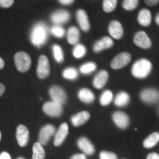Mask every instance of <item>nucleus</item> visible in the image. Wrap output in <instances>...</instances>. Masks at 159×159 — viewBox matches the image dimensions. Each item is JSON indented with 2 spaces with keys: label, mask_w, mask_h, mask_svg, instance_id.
Here are the masks:
<instances>
[{
  "label": "nucleus",
  "mask_w": 159,
  "mask_h": 159,
  "mask_svg": "<svg viewBox=\"0 0 159 159\" xmlns=\"http://www.w3.org/2000/svg\"><path fill=\"white\" fill-rule=\"evenodd\" d=\"M48 38V28L43 23H38L33 27L30 33V40L33 45L41 47L46 43Z\"/></svg>",
  "instance_id": "1"
},
{
  "label": "nucleus",
  "mask_w": 159,
  "mask_h": 159,
  "mask_svg": "<svg viewBox=\"0 0 159 159\" xmlns=\"http://www.w3.org/2000/svg\"><path fill=\"white\" fill-rule=\"evenodd\" d=\"M152 70V63L148 59H140L135 62L131 69L132 75L139 79L145 78Z\"/></svg>",
  "instance_id": "2"
},
{
  "label": "nucleus",
  "mask_w": 159,
  "mask_h": 159,
  "mask_svg": "<svg viewBox=\"0 0 159 159\" xmlns=\"http://www.w3.org/2000/svg\"><path fill=\"white\" fill-rule=\"evenodd\" d=\"M14 61L16 69L21 72L28 71L31 66V58L25 52H19L14 56Z\"/></svg>",
  "instance_id": "3"
},
{
  "label": "nucleus",
  "mask_w": 159,
  "mask_h": 159,
  "mask_svg": "<svg viewBox=\"0 0 159 159\" xmlns=\"http://www.w3.org/2000/svg\"><path fill=\"white\" fill-rule=\"evenodd\" d=\"M43 111L46 114L49 116L57 117L63 114L62 105L55 102L54 101H50L43 104Z\"/></svg>",
  "instance_id": "4"
},
{
  "label": "nucleus",
  "mask_w": 159,
  "mask_h": 159,
  "mask_svg": "<svg viewBox=\"0 0 159 159\" xmlns=\"http://www.w3.org/2000/svg\"><path fill=\"white\" fill-rule=\"evenodd\" d=\"M50 72L49 60L45 55H41L39 59L37 67V75L40 79H45L49 76Z\"/></svg>",
  "instance_id": "5"
},
{
  "label": "nucleus",
  "mask_w": 159,
  "mask_h": 159,
  "mask_svg": "<svg viewBox=\"0 0 159 159\" xmlns=\"http://www.w3.org/2000/svg\"><path fill=\"white\" fill-rule=\"evenodd\" d=\"M131 61V55L128 52H122L117 55L111 63V68L114 69H120L125 67Z\"/></svg>",
  "instance_id": "6"
},
{
  "label": "nucleus",
  "mask_w": 159,
  "mask_h": 159,
  "mask_svg": "<svg viewBox=\"0 0 159 159\" xmlns=\"http://www.w3.org/2000/svg\"><path fill=\"white\" fill-rule=\"evenodd\" d=\"M141 99L148 104H153L159 101V91L155 89H146L141 92Z\"/></svg>",
  "instance_id": "7"
},
{
  "label": "nucleus",
  "mask_w": 159,
  "mask_h": 159,
  "mask_svg": "<svg viewBox=\"0 0 159 159\" xmlns=\"http://www.w3.org/2000/svg\"><path fill=\"white\" fill-rule=\"evenodd\" d=\"M134 42L137 47L142 49H149L152 46L150 39L144 31H139L136 33L134 38Z\"/></svg>",
  "instance_id": "8"
},
{
  "label": "nucleus",
  "mask_w": 159,
  "mask_h": 159,
  "mask_svg": "<svg viewBox=\"0 0 159 159\" xmlns=\"http://www.w3.org/2000/svg\"><path fill=\"white\" fill-rule=\"evenodd\" d=\"M49 92L52 101L55 102L63 105L66 101V94L65 91L61 87L54 85V86L51 87Z\"/></svg>",
  "instance_id": "9"
},
{
  "label": "nucleus",
  "mask_w": 159,
  "mask_h": 159,
  "mask_svg": "<svg viewBox=\"0 0 159 159\" xmlns=\"http://www.w3.org/2000/svg\"><path fill=\"white\" fill-rule=\"evenodd\" d=\"M55 128L52 125H47L41 129L39 133V141L41 145H45L49 142V139L55 134Z\"/></svg>",
  "instance_id": "10"
},
{
  "label": "nucleus",
  "mask_w": 159,
  "mask_h": 159,
  "mask_svg": "<svg viewBox=\"0 0 159 159\" xmlns=\"http://www.w3.org/2000/svg\"><path fill=\"white\" fill-rule=\"evenodd\" d=\"M70 19V13L65 10H57L51 15V21L55 25L68 22Z\"/></svg>",
  "instance_id": "11"
},
{
  "label": "nucleus",
  "mask_w": 159,
  "mask_h": 159,
  "mask_svg": "<svg viewBox=\"0 0 159 159\" xmlns=\"http://www.w3.org/2000/svg\"><path fill=\"white\" fill-rule=\"evenodd\" d=\"M16 136L17 142L20 147H25L28 144L30 134L29 130L25 125H20L16 129Z\"/></svg>",
  "instance_id": "12"
},
{
  "label": "nucleus",
  "mask_w": 159,
  "mask_h": 159,
  "mask_svg": "<svg viewBox=\"0 0 159 159\" xmlns=\"http://www.w3.org/2000/svg\"><path fill=\"white\" fill-rule=\"evenodd\" d=\"M113 120L118 128L125 129L130 124V119L128 115L122 111H116L112 116Z\"/></svg>",
  "instance_id": "13"
},
{
  "label": "nucleus",
  "mask_w": 159,
  "mask_h": 159,
  "mask_svg": "<svg viewBox=\"0 0 159 159\" xmlns=\"http://www.w3.org/2000/svg\"><path fill=\"white\" fill-rule=\"evenodd\" d=\"M108 32L111 36L114 39H120L124 34L122 24L118 21H112L108 26Z\"/></svg>",
  "instance_id": "14"
},
{
  "label": "nucleus",
  "mask_w": 159,
  "mask_h": 159,
  "mask_svg": "<svg viewBox=\"0 0 159 159\" xmlns=\"http://www.w3.org/2000/svg\"><path fill=\"white\" fill-rule=\"evenodd\" d=\"M77 146L84 152L85 155H88V156H91L94 154L95 151L94 145L85 137H81L77 140Z\"/></svg>",
  "instance_id": "15"
},
{
  "label": "nucleus",
  "mask_w": 159,
  "mask_h": 159,
  "mask_svg": "<svg viewBox=\"0 0 159 159\" xmlns=\"http://www.w3.org/2000/svg\"><path fill=\"white\" fill-rule=\"evenodd\" d=\"M69 133V126L66 123H63L60 126V128L55 134L54 139V144L55 146L58 147L62 143L64 142V140L66 138L67 135Z\"/></svg>",
  "instance_id": "16"
},
{
  "label": "nucleus",
  "mask_w": 159,
  "mask_h": 159,
  "mask_svg": "<svg viewBox=\"0 0 159 159\" xmlns=\"http://www.w3.org/2000/svg\"><path fill=\"white\" fill-rule=\"evenodd\" d=\"M76 17L81 30L84 32H88L90 29V24L86 12L83 9L78 10L76 13Z\"/></svg>",
  "instance_id": "17"
},
{
  "label": "nucleus",
  "mask_w": 159,
  "mask_h": 159,
  "mask_svg": "<svg viewBox=\"0 0 159 159\" xmlns=\"http://www.w3.org/2000/svg\"><path fill=\"white\" fill-rule=\"evenodd\" d=\"M113 45H114V41L112 39H111L110 37H103L94 43L93 49L95 52H99L104 49L111 48Z\"/></svg>",
  "instance_id": "18"
},
{
  "label": "nucleus",
  "mask_w": 159,
  "mask_h": 159,
  "mask_svg": "<svg viewBox=\"0 0 159 159\" xmlns=\"http://www.w3.org/2000/svg\"><path fill=\"white\" fill-rule=\"evenodd\" d=\"M108 80V73L105 70H102L97 73L93 80V85L97 89H101L105 86Z\"/></svg>",
  "instance_id": "19"
},
{
  "label": "nucleus",
  "mask_w": 159,
  "mask_h": 159,
  "mask_svg": "<svg viewBox=\"0 0 159 159\" xmlns=\"http://www.w3.org/2000/svg\"><path fill=\"white\" fill-rule=\"evenodd\" d=\"M89 118H90V114L88 111H81L78 114L71 116V121L74 126L78 127L85 124L89 120Z\"/></svg>",
  "instance_id": "20"
},
{
  "label": "nucleus",
  "mask_w": 159,
  "mask_h": 159,
  "mask_svg": "<svg viewBox=\"0 0 159 159\" xmlns=\"http://www.w3.org/2000/svg\"><path fill=\"white\" fill-rule=\"evenodd\" d=\"M152 21V14L148 9L144 8L139 11L138 15V21L139 25L143 27H148Z\"/></svg>",
  "instance_id": "21"
},
{
  "label": "nucleus",
  "mask_w": 159,
  "mask_h": 159,
  "mask_svg": "<svg viewBox=\"0 0 159 159\" xmlns=\"http://www.w3.org/2000/svg\"><path fill=\"white\" fill-rule=\"evenodd\" d=\"M78 98L80 99L81 101L85 103H92L94 101L95 97L94 93L91 91L90 89H81L80 90L78 91Z\"/></svg>",
  "instance_id": "22"
},
{
  "label": "nucleus",
  "mask_w": 159,
  "mask_h": 159,
  "mask_svg": "<svg viewBox=\"0 0 159 159\" xmlns=\"http://www.w3.org/2000/svg\"><path fill=\"white\" fill-rule=\"evenodd\" d=\"M80 40V31L76 27H69L67 32V41L71 45L77 44Z\"/></svg>",
  "instance_id": "23"
},
{
  "label": "nucleus",
  "mask_w": 159,
  "mask_h": 159,
  "mask_svg": "<svg viewBox=\"0 0 159 159\" xmlns=\"http://www.w3.org/2000/svg\"><path fill=\"white\" fill-rule=\"evenodd\" d=\"M130 102V96L125 91H121L114 99V104L118 107L126 106Z\"/></svg>",
  "instance_id": "24"
},
{
  "label": "nucleus",
  "mask_w": 159,
  "mask_h": 159,
  "mask_svg": "<svg viewBox=\"0 0 159 159\" xmlns=\"http://www.w3.org/2000/svg\"><path fill=\"white\" fill-rule=\"evenodd\" d=\"M159 142V133H152L143 142L145 148H152Z\"/></svg>",
  "instance_id": "25"
},
{
  "label": "nucleus",
  "mask_w": 159,
  "mask_h": 159,
  "mask_svg": "<svg viewBox=\"0 0 159 159\" xmlns=\"http://www.w3.org/2000/svg\"><path fill=\"white\" fill-rule=\"evenodd\" d=\"M33 159H44L45 150L39 142L35 143L33 148Z\"/></svg>",
  "instance_id": "26"
},
{
  "label": "nucleus",
  "mask_w": 159,
  "mask_h": 159,
  "mask_svg": "<svg viewBox=\"0 0 159 159\" xmlns=\"http://www.w3.org/2000/svg\"><path fill=\"white\" fill-rule=\"evenodd\" d=\"M97 69V65L94 62H87L80 68V71L83 75H89L94 72Z\"/></svg>",
  "instance_id": "27"
},
{
  "label": "nucleus",
  "mask_w": 159,
  "mask_h": 159,
  "mask_svg": "<svg viewBox=\"0 0 159 159\" xmlns=\"http://www.w3.org/2000/svg\"><path fill=\"white\" fill-rule=\"evenodd\" d=\"M112 100H113V93L109 90L103 91V93L100 97V99H99L100 104L103 105V106L108 105L111 102H112Z\"/></svg>",
  "instance_id": "28"
},
{
  "label": "nucleus",
  "mask_w": 159,
  "mask_h": 159,
  "mask_svg": "<svg viewBox=\"0 0 159 159\" xmlns=\"http://www.w3.org/2000/svg\"><path fill=\"white\" fill-rule=\"evenodd\" d=\"M52 52L54 58L57 63H62L64 60V55L62 48L59 45L55 44L52 47Z\"/></svg>",
  "instance_id": "29"
},
{
  "label": "nucleus",
  "mask_w": 159,
  "mask_h": 159,
  "mask_svg": "<svg viewBox=\"0 0 159 159\" xmlns=\"http://www.w3.org/2000/svg\"><path fill=\"white\" fill-rule=\"evenodd\" d=\"M86 53V48L84 45L81 43H77L75 45L74 49H73L72 54L75 58H82Z\"/></svg>",
  "instance_id": "30"
},
{
  "label": "nucleus",
  "mask_w": 159,
  "mask_h": 159,
  "mask_svg": "<svg viewBox=\"0 0 159 159\" xmlns=\"http://www.w3.org/2000/svg\"><path fill=\"white\" fill-rule=\"evenodd\" d=\"M63 76L66 79L73 80H76L77 78V77H78V72H77V70L75 68L69 67V68L66 69L63 71Z\"/></svg>",
  "instance_id": "31"
},
{
  "label": "nucleus",
  "mask_w": 159,
  "mask_h": 159,
  "mask_svg": "<svg viewBox=\"0 0 159 159\" xmlns=\"http://www.w3.org/2000/svg\"><path fill=\"white\" fill-rule=\"evenodd\" d=\"M117 5V0H103L102 8L105 13L114 11Z\"/></svg>",
  "instance_id": "32"
},
{
  "label": "nucleus",
  "mask_w": 159,
  "mask_h": 159,
  "mask_svg": "<svg viewBox=\"0 0 159 159\" xmlns=\"http://www.w3.org/2000/svg\"><path fill=\"white\" fill-rule=\"evenodd\" d=\"M139 0H123L122 7L126 11H134L139 5Z\"/></svg>",
  "instance_id": "33"
},
{
  "label": "nucleus",
  "mask_w": 159,
  "mask_h": 159,
  "mask_svg": "<svg viewBox=\"0 0 159 159\" xmlns=\"http://www.w3.org/2000/svg\"><path fill=\"white\" fill-rule=\"evenodd\" d=\"M51 33L57 38H63L65 35V30L60 25H55L51 28Z\"/></svg>",
  "instance_id": "34"
},
{
  "label": "nucleus",
  "mask_w": 159,
  "mask_h": 159,
  "mask_svg": "<svg viewBox=\"0 0 159 159\" xmlns=\"http://www.w3.org/2000/svg\"><path fill=\"white\" fill-rule=\"evenodd\" d=\"M99 158L100 159H118L117 156L114 152H107V151H102L99 154Z\"/></svg>",
  "instance_id": "35"
},
{
  "label": "nucleus",
  "mask_w": 159,
  "mask_h": 159,
  "mask_svg": "<svg viewBox=\"0 0 159 159\" xmlns=\"http://www.w3.org/2000/svg\"><path fill=\"white\" fill-rule=\"evenodd\" d=\"M14 0H0V7L4 8H8L13 5Z\"/></svg>",
  "instance_id": "36"
},
{
  "label": "nucleus",
  "mask_w": 159,
  "mask_h": 159,
  "mask_svg": "<svg viewBox=\"0 0 159 159\" xmlns=\"http://www.w3.org/2000/svg\"><path fill=\"white\" fill-rule=\"evenodd\" d=\"M159 0H144V2L148 6L150 7H153L158 3Z\"/></svg>",
  "instance_id": "37"
},
{
  "label": "nucleus",
  "mask_w": 159,
  "mask_h": 159,
  "mask_svg": "<svg viewBox=\"0 0 159 159\" xmlns=\"http://www.w3.org/2000/svg\"><path fill=\"white\" fill-rule=\"evenodd\" d=\"M70 159H87V158L85 154H75Z\"/></svg>",
  "instance_id": "38"
},
{
  "label": "nucleus",
  "mask_w": 159,
  "mask_h": 159,
  "mask_svg": "<svg viewBox=\"0 0 159 159\" xmlns=\"http://www.w3.org/2000/svg\"><path fill=\"white\" fill-rule=\"evenodd\" d=\"M147 159H159V154L156 152H151L147 157Z\"/></svg>",
  "instance_id": "39"
},
{
  "label": "nucleus",
  "mask_w": 159,
  "mask_h": 159,
  "mask_svg": "<svg viewBox=\"0 0 159 159\" xmlns=\"http://www.w3.org/2000/svg\"><path fill=\"white\" fill-rule=\"evenodd\" d=\"M0 159H11V155L7 152H2L0 154Z\"/></svg>",
  "instance_id": "40"
},
{
  "label": "nucleus",
  "mask_w": 159,
  "mask_h": 159,
  "mask_svg": "<svg viewBox=\"0 0 159 159\" xmlns=\"http://www.w3.org/2000/svg\"><path fill=\"white\" fill-rule=\"evenodd\" d=\"M75 0H58V2L61 4L64 5H69L71 4H72L74 2Z\"/></svg>",
  "instance_id": "41"
},
{
  "label": "nucleus",
  "mask_w": 159,
  "mask_h": 159,
  "mask_svg": "<svg viewBox=\"0 0 159 159\" xmlns=\"http://www.w3.org/2000/svg\"><path fill=\"white\" fill-rule=\"evenodd\" d=\"M5 87L4 86V85L0 83V97L2 96V94H4V92H5Z\"/></svg>",
  "instance_id": "42"
},
{
  "label": "nucleus",
  "mask_w": 159,
  "mask_h": 159,
  "mask_svg": "<svg viewBox=\"0 0 159 159\" xmlns=\"http://www.w3.org/2000/svg\"><path fill=\"white\" fill-rule=\"evenodd\" d=\"M4 66H5V62H4L3 59L0 57V69H3Z\"/></svg>",
  "instance_id": "43"
},
{
  "label": "nucleus",
  "mask_w": 159,
  "mask_h": 159,
  "mask_svg": "<svg viewBox=\"0 0 159 159\" xmlns=\"http://www.w3.org/2000/svg\"><path fill=\"white\" fill-rule=\"evenodd\" d=\"M156 22L157 25L159 26V13L156 15Z\"/></svg>",
  "instance_id": "44"
},
{
  "label": "nucleus",
  "mask_w": 159,
  "mask_h": 159,
  "mask_svg": "<svg viewBox=\"0 0 159 159\" xmlns=\"http://www.w3.org/2000/svg\"><path fill=\"white\" fill-rule=\"evenodd\" d=\"M17 159H25V158H23V157H19V158H18Z\"/></svg>",
  "instance_id": "45"
},
{
  "label": "nucleus",
  "mask_w": 159,
  "mask_h": 159,
  "mask_svg": "<svg viewBox=\"0 0 159 159\" xmlns=\"http://www.w3.org/2000/svg\"><path fill=\"white\" fill-rule=\"evenodd\" d=\"M0 140H1V133H0Z\"/></svg>",
  "instance_id": "46"
}]
</instances>
